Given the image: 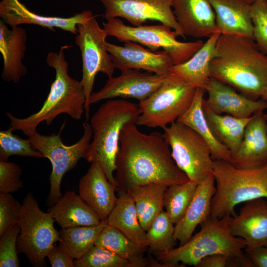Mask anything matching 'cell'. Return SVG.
<instances>
[{"label":"cell","mask_w":267,"mask_h":267,"mask_svg":"<svg viewBox=\"0 0 267 267\" xmlns=\"http://www.w3.org/2000/svg\"><path fill=\"white\" fill-rule=\"evenodd\" d=\"M115 172L117 187L126 191L138 185L169 186L189 180L173 160L163 134L143 133L134 123H128L122 128Z\"/></svg>","instance_id":"6da1fadb"},{"label":"cell","mask_w":267,"mask_h":267,"mask_svg":"<svg viewBox=\"0 0 267 267\" xmlns=\"http://www.w3.org/2000/svg\"><path fill=\"white\" fill-rule=\"evenodd\" d=\"M211 78L254 100L267 86V54L251 38L221 35L210 63Z\"/></svg>","instance_id":"7a4b0ae2"},{"label":"cell","mask_w":267,"mask_h":267,"mask_svg":"<svg viewBox=\"0 0 267 267\" xmlns=\"http://www.w3.org/2000/svg\"><path fill=\"white\" fill-rule=\"evenodd\" d=\"M68 47V45L62 46L58 52H49L47 55L46 62L55 70V77L41 108L23 118L7 112L6 115L10 121L8 129L21 131L28 136L37 131L41 123L45 122L49 126L60 114H67L75 120L81 118L85 111V94L81 81L68 74V63L64 53V49Z\"/></svg>","instance_id":"3957f363"},{"label":"cell","mask_w":267,"mask_h":267,"mask_svg":"<svg viewBox=\"0 0 267 267\" xmlns=\"http://www.w3.org/2000/svg\"><path fill=\"white\" fill-rule=\"evenodd\" d=\"M139 114L138 104L124 99H110L101 105L91 118L93 139L84 158L98 163L116 188L114 173L120 134L126 124L136 123Z\"/></svg>","instance_id":"277c9868"},{"label":"cell","mask_w":267,"mask_h":267,"mask_svg":"<svg viewBox=\"0 0 267 267\" xmlns=\"http://www.w3.org/2000/svg\"><path fill=\"white\" fill-rule=\"evenodd\" d=\"M213 174L216 191L211 202L210 217H233L235 206L248 201L267 200V162L258 167L239 169L228 161L214 160Z\"/></svg>","instance_id":"5b68a950"},{"label":"cell","mask_w":267,"mask_h":267,"mask_svg":"<svg viewBox=\"0 0 267 267\" xmlns=\"http://www.w3.org/2000/svg\"><path fill=\"white\" fill-rule=\"evenodd\" d=\"M231 217H210L202 223L200 230L185 243L154 256L163 267L183 265L194 267L204 257L216 254L231 257L242 254L245 241L233 235L229 224Z\"/></svg>","instance_id":"8992f818"},{"label":"cell","mask_w":267,"mask_h":267,"mask_svg":"<svg viewBox=\"0 0 267 267\" xmlns=\"http://www.w3.org/2000/svg\"><path fill=\"white\" fill-rule=\"evenodd\" d=\"M196 89L182 78L170 74L156 90L139 102L135 124L163 129L176 122L190 106Z\"/></svg>","instance_id":"52a82bcc"},{"label":"cell","mask_w":267,"mask_h":267,"mask_svg":"<svg viewBox=\"0 0 267 267\" xmlns=\"http://www.w3.org/2000/svg\"><path fill=\"white\" fill-rule=\"evenodd\" d=\"M49 213L40 208L31 192L24 197L18 219L20 231L17 248L35 267H45V258L55 243L59 241V231Z\"/></svg>","instance_id":"ba28073f"},{"label":"cell","mask_w":267,"mask_h":267,"mask_svg":"<svg viewBox=\"0 0 267 267\" xmlns=\"http://www.w3.org/2000/svg\"><path fill=\"white\" fill-rule=\"evenodd\" d=\"M107 21L103 29L107 36L115 37L120 42L130 41L139 44L153 51L162 49L170 54L174 65L188 60L204 44L200 40L188 42L178 41L177 32L162 23L131 26L125 25L118 18Z\"/></svg>","instance_id":"9c48e42d"},{"label":"cell","mask_w":267,"mask_h":267,"mask_svg":"<svg viewBox=\"0 0 267 267\" xmlns=\"http://www.w3.org/2000/svg\"><path fill=\"white\" fill-rule=\"evenodd\" d=\"M65 122L58 134L44 135L36 131L28 136L33 147L49 159L52 171L49 177L50 189L47 203L50 207L62 197L61 183L64 175L74 169L79 160L84 157L90 143L92 132L90 125L83 124L84 134L80 139L71 145H65L60 137Z\"/></svg>","instance_id":"30bf717a"},{"label":"cell","mask_w":267,"mask_h":267,"mask_svg":"<svg viewBox=\"0 0 267 267\" xmlns=\"http://www.w3.org/2000/svg\"><path fill=\"white\" fill-rule=\"evenodd\" d=\"M163 130L173 160L190 180L198 184L213 173L210 148L195 131L177 122Z\"/></svg>","instance_id":"8fae6325"},{"label":"cell","mask_w":267,"mask_h":267,"mask_svg":"<svg viewBox=\"0 0 267 267\" xmlns=\"http://www.w3.org/2000/svg\"><path fill=\"white\" fill-rule=\"evenodd\" d=\"M75 44L79 47L82 59V78L86 97L84 106L87 120L89 118V97L92 93L95 76L102 72L108 78L113 77L115 69L111 56L107 50V35L93 15L77 25Z\"/></svg>","instance_id":"7c38bea8"},{"label":"cell","mask_w":267,"mask_h":267,"mask_svg":"<svg viewBox=\"0 0 267 267\" xmlns=\"http://www.w3.org/2000/svg\"><path fill=\"white\" fill-rule=\"evenodd\" d=\"M173 0H100L106 20L123 18L133 26L148 20L156 21L171 27L178 36L185 38L175 16Z\"/></svg>","instance_id":"4fadbf2b"},{"label":"cell","mask_w":267,"mask_h":267,"mask_svg":"<svg viewBox=\"0 0 267 267\" xmlns=\"http://www.w3.org/2000/svg\"><path fill=\"white\" fill-rule=\"evenodd\" d=\"M168 76L134 69L121 71L119 76L108 78L98 91L92 92L89 103L90 105L102 100L116 97L134 98L142 101L156 90Z\"/></svg>","instance_id":"5bb4252c"},{"label":"cell","mask_w":267,"mask_h":267,"mask_svg":"<svg viewBox=\"0 0 267 267\" xmlns=\"http://www.w3.org/2000/svg\"><path fill=\"white\" fill-rule=\"evenodd\" d=\"M115 68L121 72L130 69L143 70L167 76L174 66L170 54L165 50L153 51L133 42H126L118 45L106 42Z\"/></svg>","instance_id":"9a60e30c"},{"label":"cell","mask_w":267,"mask_h":267,"mask_svg":"<svg viewBox=\"0 0 267 267\" xmlns=\"http://www.w3.org/2000/svg\"><path fill=\"white\" fill-rule=\"evenodd\" d=\"M93 15L90 10H85L69 17L43 16L32 12L19 0H1L0 2L1 20L11 28L33 24L53 32L55 28H59L77 35V25Z\"/></svg>","instance_id":"2e32d148"},{"label":"cell","mask_w":267,"mask_h":267,"mask_svg":"<svg viewBox=\"0 0 267 267\" xmlns=\"http://www.w3.org/2000/svg\"><path fill=\"white\" fill-rule=\"evenodd\" d=\"M229 226L233 235L245 241L244 252L267 246V200L260 198L245 202L239 214L231 217Z\"/></svg>","instance_id":"e0dca14e"},{"label":"cell","mask_w":267,"mask_h":267,"mask_svg":"<svg viewBox=\"0 0 267 267\" xmlns=\"http://www.w3.org/2000/svg\"><path fill=\"white\" fill-rule=\"evenodd\" d=\"M205 91L208 96L204 99L203 104L217 114L249 118L259 111L267 109L265 100L251 99L231 87L213 78Z\"/></svg>","instance_id":"ac0fdd59"},{"label":"cell","mask_w":267,"mask_h":267,"mask_svg":"<svg viewBox=\"0 0 267 267\" xmlns=\"http://www.w3.org/2000/svg\"><path fill=\"white\" fill-rule=\"evenodd\" d=\"M267 162V114L260 110L246 126L238 150L231 154L230 163L239 169L260 166Z\"/></svg>","instance_id":"d6986e66"},{"label":"cell","mask_w":267,"mask_h":267,"mask_svg":"<svg viewBox=\"0 0 267 267\" xmlns=\"http://www.w3.org/2000/svg\"><path fill=\"white\" fill-rule=\"evenodd\" d=\"M172 7L185 36L208 38L217 32L216 15L210 0H173Z\"/></svg>","instance_id":"ffe728a7"},{"label":"cell","mask_w":267,"mask_h":267,"mask_svg":"<svg viewBox=\"0 0 267 267\" xmlns=\"http://www.w3.org/2000/svg\"><path fill=\"white\" fill-rule=\"evenodd\" d=\"M116 189L95 162L91 163L79 181V195L97 214L101 221L107 220L116 204Z\"/></svg>","instance_id":"44dd1931"},{"label":"cell","mask_w":267,"mask_h":267,"mask_svg":"<svg viewBox=\"0 0 267 267\" xmlns=\"http://www.w3.org/2000/svg\"><path fill=\"white\" fill-rule=\"evenodd\" d=\"M216 191V181L213 173L197 184L187 210L175 225L174 237L179 242V245L187 242L197 226L210 217L212 200Z\"/></svg>","instance_id":"7402d4cb"},{"label":"cell","mask_w":267,"mask_h":267,"mask_svg":"<svg viewBox=\"0 0 267 267\" xmlns=\"http://www.w3.org/2000/svg\"><path fill=\"white\" fill-rule=\"evenodd\" d=\"M27 35L21 26L9 29L0 20V52L3 59L1 78L16 83L25 75L27 68L23 63L26 49Z\"/></svg>","instance_id":"603a6c76"},{"label":"cell","mask_w":267,"mask_h":267,"mask_svg":"<svg viewBox=\"0 0 267 267\" xmlns=\"http://www.w3.org/2000/svg\"><path fill=\"white\" fill-rule=\"evenodd\" d=\"M210 0L216 15L217 32L253 39L252 3L249 0Z\"/></svg>","instance_id":"cb8c5ba5"},{"label":"cell","mask_w":267,"mask_h":267,"mask_svg":"<svg viewBox=\"0 0 267 267\" xmlns=\"http://www.w3.org/2000/svg\"><path fill=\"white\" fill-rule=\"evenodd\" d=\"M61 228L97 225L102 222L97 214L74 191L66 192L48 209Z\"/></svg>","instance_id":"d4e9b609"},{"label":"cell","mask_w":267,"mask_h":267,"mask_svg":"<svg viewBox=\"0 0 267 267\" xmlns=\"http://www.w3.org/2000/svg\"><path fill=\"white\" fill-rule=\"evenodd\" d=\"M205 92L203 89H197L190 106L176 122L191 128L204 139L210 148L213 160L229 162L231 152L216 139L205 115L203 106Z\"/></svg>","instance_id":"484cf974"},{"label":"cell","mask_w":267,"mask_h":267,"mask_svg":"<svg viewBox=\"0 0 267 267\" xmlns=\"http://www.w3.org/2000/svg\"><path fill=\"white\" fill-rule=\"evenodd\" d=\"M220 35L219 32L214 33L190 59L174 65L170 74L179 76L196 89L205 91L211 78L210 63Z\"/></svg>","instance_id":"4316f807"},{"label":"cell","mask_w":267,"mask_h":267,"mask_svg":"<svg viewBox=\"0 0 267 267\" xmlns=\"http://www.w3.org/2000/svg\"><path fill=\"white\" fill-rule=\"evenodd\" d=\"M94 245L107 249L133 263L136 267H160L161 264L153 258L144 257L147 246L129 239L114 227L107 224L102 230Z\"/></svg>","instance_id":"83f0119b"},{"label":"cell","mask_w":267,"mask_h":267,"mask_svg":"<svg viewBox=\"0 0 267 267\" xmlns=\"http://www.w3.org/2000/svg\"><path fill=\"white\" fill-rule=\"evenodd\" d=\"M116 192L118 200L106 220L107 224L131 241L148 247L146 231L139 222L134 200L125 190L117 188Z\"/></svg>","instance_id":"f1b7e54d"},{"label":"cell","mask_w":267,"mask_h":267,"mask_svg":"<svg viewBox=\"0 0 267 267\" xmlns=\"http://www.w3.org/2000/svg\"><path fill=\"white\" fill-rule=\"evenodd\" d=\"M168 186L150 183L134 186L127 192L134 200L139 222L146 231L164 207V196Z\"/></svg>","instance_id":"f546056e"},{"label":"cell","mask_w":267,"mask_h":267,"mask_svg":"<svg viewBox=\"0 0 267 267\" xmlns=\"http://www.w3.org/2000/svg\"><path fill=\"white\" fill-rule=\"evenodd\" d=\"M207 122L216 139L233 154L238 150L247 125L252 116L238 118L229 115L217 114L203 104Z\"/></svg>","instance_id":"4dcf8cb0"},{"label":"cell","mask_w":267,"mask_h":267,"mask_svg":"<svg viewBox=\"0 0 267 267\" xmlns=\"http://www.w3.org/2000/svg\"><path fill=\"white\" fill-rule=\"evenodd\" d=\"M107 224L105 221L97 225L61 228L59 231V246L74 260L80 259L94 245L99 234Z\"/></svg>","instance_id":"1f68e13d"},{"label":"cell","mask_w":267,"mask_h":267,"mask_svg":"<svg viewBox=\"0 0 267 267\" xmlns=\"http://www.w3.org/2000/svg\"><path fill=\"white\" fill-rule=\"evenodd\" d=\"M174 224L166 211L163 210L156 217L146 231L150 254L155 256L175 248L177 241L174 237Z\"/></svg>","instance_id":"d6a6232c"},{"label":"cell","mask_w":267,"mask_h":267,"mask_svg":"<svg viewBox=\"0 0 267 267\" xmlns=\"http://www.w3.org/2000/svg\"><path fill=\"white\" fill-rule=\"evenodd\" d=\"M197 183L187 182L168 186L164 196V207L172 222L176 224L183 217L194 195Z\"/></svg>","instance_id":"836d02e7"},{"label":"cell","mask_w":267,"mask_h":267,"mask_svg":"<svg viewBox=\"0 0 267 267\" xmlns=\"http://www.w3.org/2000/svg\"><path fill=\"white\" fill-rule=\"evenodd\" d=\"M13 132L10 129L0 132V160L6 161L12 155L44 158L33 147L28 138L23 139L18 135L14 134Z\"/></svg>","instance_id":"e575fe53"},{"label":"cell","mask_w":267,"mask_h":267,"mask_svg":"<svg viewBox=\"0 0 267 267\" xmlns=\"http://www.w3.org/2000/svg\"><path fill=\"white\" fill-rule=\"evenodd\" d=\"M74 264L75 267H136L131 261L95 245Z\"/></svg>","instance_id":"d590c367"},{"label":"cell","mask_w":267,"mask_h":267,"mask_svg":"<svg viewBox=\"0 0 267 267\" xmlns=\"http://www.w3.org/2000/svg\"><path fill=\"white\" fill-rule=\"evenodd\" d=\"M251 18L253 39L259 49L267 54V0H257L252 3Z\"/></svg>","instance_id":"8d00e7d4"},{"label":"cell","mask_w":267,"mask_h":267,"mask_svg":"<svg viewBox=\"0 0 267 267\" xmlns=\"http://www.w3.org/2000/svg\"><path fill=\"white\" fill-rule=\"evenodd\" d=\"M20 228L18 223L12 226L0 237V267H19L20 265L17 248Z\"/></svg>","instance_id":"74e56055"},{"label":"cell","mask_w":267,"mask_h":267,"mask_svg":"<svg viewBox=\"0 0 267 267\" xmlns=\"http://www.w3.org/2000/svg\"><path fill=\"white\" fill-rule=\"evenodd\" d=\"M21 205L10 193H0V237L17 223Z\"/></svg>","instance_id":"f35d334b"},{"label":"cell","mask_w":267,"mask_h":267,"mask_svg":"<svg viewBox=\"0 0 267 267\" xmlns=\"http://www.w3.org/2000/svg\"><path fill=\"white\" fill-rule=\"evenodd\" d=\"M22 169L16 163L0 160V193H12L23 186Z\"/></svg>","instance_id":"ab89813d"},{"label":"cell","mask_w":267,"mask_h":267,"mask_svg":"<svg viewBox=\"0 0 267 267\" xmlns=\"http://www.w3.org/2000/svg\"><path fill=\"white\" fill-rule=\"evenodd\" d=\"M46 257L52 267H75L74 259L59 246L54 245Z\"/></svg>","instance_id":"60d3db41"},{"label":"cell","mask_w":267,"mask_h":267,"mask_svg":"<svg viewBox=\"0 0 267 267\" xmlns=\"http://www.w3.org/2000/svg\"><path fill=\"white\" fill-rule=\"evenodd\" d=\"M231 256L216 254L206 256L201 259L196 265V267H229L230 258Z\"/></svg>","instance_id":"b9f144b4"},{"label":"cell","mask_w":267,"mask_h":267,"mask_svg":"<svg viewBox=\"0 0 267 267\" xmlns=\"http://www.w3.org/2000/svg\"><path fill=\"white\" fill-rule=\"evenodd\" d=\"M246 253L255 267H267V246L257 247Z\"/></svg>","instance_id":"7bdbcfd3"},{"label":"cell","mask_w":267,"mask_h":267,"mask_svg":"<svg viewBox=\"0 0 267 267\" xmlns=\"http://www.w3.org/2000/svg\"><path fill=\"white\" fill-rule=\"evenodd\" d=\"M261 98L265 100H267V86L263 93V94L261 96Z\"/></svg>","instance_id":"ee69618b"},{"label":"cell","mask_w":267,"mask_h":267,"mask_svg":"<svg viewBox=\"0 0 267 267\" xmlns=\"http://www.w3.org/2000/svg\"><path fill=\"white\" fill-rule=\"evenodd\" d=\"M251 3H253L254 2H255V1H256L257 0H249Z\"/></svg>","instance_id":"f6af8a7d"},{"label":"cell","mask_w":267,"mask_h":267,"mask_svg":"<svg viewBox=\"0 0 267 267\" xmlns=\"http://www.w3.org/2000/svg\"><path fill=\"white\" fill-rule=\"evenodd\" d=\"M266 102H267V100H266Z\"/></svg>","instance_id":"bcb514c9"}]
</instances>
